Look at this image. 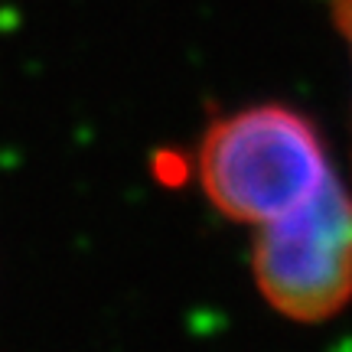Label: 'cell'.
I'll return each instance as SVG.
<instances>
[{
	"mask_svg": "<svg viewBox=\"0 0 352 352\" xmlns=\"http://www.w3.org/2000/svg\"><path fill=\"white\" fill-rule=\"evenodd\" d=\"M333 23L340 30V36L346 39L352 56V0H333Z\"/></svg>",
	"mask_w": 352,
	"mask_h": 352,
	"instance_id": "3957f363",
	"label": "cell"
},
{
	"mask_svg": "<svg viewBox=\"0 0 352 352\" xmlns=\"http://www.w3.org/2000/svg\"><path fill=\"white\" fill-rule=\"evenodd\" d=\"M254 287L274 314L323 323L352 300V189L342 183L316 209L252 241Z\"/></svg>",
	"mask_w": 352,
	"mask_h": 352,
	"instance_id": "7a4b0ae2",
	"label": "cell"
},
{
	"mask_svg": "<svg viewBox=\"0 0 352 352\" xmlns=\"http://www.w3.org/2000/svg\"><path fill=\"white\" fill-rule=\"evenodd\" d=\"M196 179L215 212L254 235L303 219L346 183L314 121L274 101L215 118L196 151Z\"/></svg>",
	"mask_w": 352,
	"mask_h": 352,
	"instance_id": "6da1fadb",
	"label": "cell"
}]
</instances>
